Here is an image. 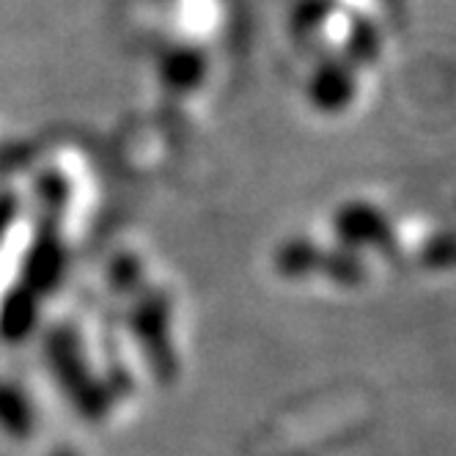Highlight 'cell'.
Listing matches in <instances>:
<instances>
[{"label":"cell","instance_id":"6da1fadb","mask_svg":"<svg viewBox=\"0 0 456 456\" xmlns=\"http://www.w3.org/2000/svg\"><path fill=\"white\" fill-rule=\"evenodd\" d=\"M61 456H69V453H61Z\"/></svg>","mask_w":456,"mask_h":456}]
</instances>
